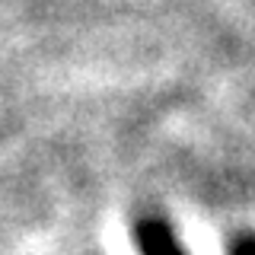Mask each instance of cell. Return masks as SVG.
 I'll list each match as a JSON object with an SVG mask.
<instances>
[{
  "instance_id": "6da1fadb",
  "label": "cell",
  "mask_w": 255,
  "mask_h": 255,
  "mask_svg": "<svg viewBox=\"0 0 255 255\" xmlns=\"http://www.w3.org/2000/svg\"><path fill=\"white\" fill-rule=\"evenodd\" d=\"M137 246L140 255H185L172 227L166 220H153V217L137 223Z\"/></svg>"
},
{
  "instance_id": "7a4b0ae2",
  "label": "cell",
  "mask_w": 255,
  "mask_h": 255,
  "mask_svg": "<svg viewBox=\"0 0 255 255\" xmlns=\"http://www.w3.org/2000/svg\"><path fill=\"white\" fill-rule=\"evenodd\" d=\"M233 255H255V239H239L233 246Z\"/></svg>"
}]
</instances>
